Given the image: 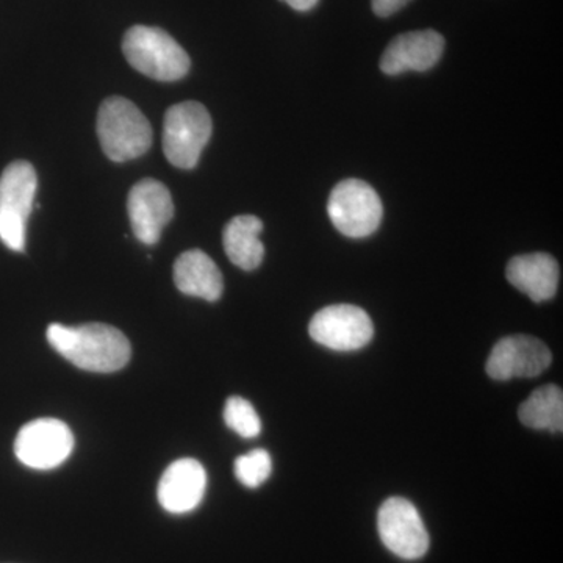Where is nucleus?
<instances>
[{"label":"nucleus","instance_id":"obj_19","mask_svg":"<svg viewBox=\"0 0 563 563\" xmlns=\"http://www.w3.org/2000/svg\"><path fill=\"white\" fill-rule=\"evenodd\" d=\"M233 470H235L236 479H239L244 487H261V485L268 479L269 474H272V455L266 453L265 450L251 451V453L236 459Z\"/></svg>","mask_w":563,"mask_h":563},{"label":"nucleus","instance_id":"obj_2","mask_svg":"<svg viewBox=\"0 0 563 563\" xmlns=\"http://www.w3.org/2000/svg\"><path fill=\"white\" fill-rule=\"evenodd\" d=\"M98 136L111 162L135 161L152 146V128L143 111L121 96H111L98 113Z\"/></svg>","mask_w":563,"mask_h":563},{"label":"nucleus","instance_id":"obj_4","mask_svg":"<svg viewBox=\"0 0 563 563\" xmlns=\"http://www.w3.org/2000/svg\"><path fill=\"white\" fill-rule=\"evenodd\" d=\"M36 188L38 177L29 162L10 163L0 176V242L11 251L25 250V231Z\"/></svg>","mask_w":563,"mask_h":563},{"label":"nucleus","instance_id":"obj_16","mask_svg":"<svg viewBox=\"0 0 563 563\" xmlns=\"http://www.w3.org/2000/svg\"><path fill=\"white\" fill-rule=\"evenodd\" d=\"M263 222L254 214H240L225 225L222 243L229 261L244 272H254L262 265L265 246L261 240Z\"/></svg>","mask_w":563,"mask_h":563},{"label":"nucleus","instance_id":"obj_14","mask_svg":"<svg viewBox=\"0 0 563 563\" xmlns=\"http://www.w3.org/2000/svg\"><path fill=\"white\" fill-rule=\"evenodd\" d=\"M506 276L517 290L523 291L533 302L550 301L558 292V262L543 252L514 257L507 265Z\"/></svg>","mask_w":563,"mask_h":563},{"label":"nucleus","instance_id":"obj_15","mask_svg":"<svg viewBox=\"0 0 563 563\" xmlns=\"http://www.w3.org/2000/svg\"><path fill=\"white\" fill-rule=\"evenodd\" d=\"M174 282L179 291L187 296L214 302L221 298L224 282L217 263L206 252H184L174 263Z\"/></svg>","mask_w":563,"mask_h":563},{"label":"nucleus","instance_id":"obj_6","mask_svg":"<svg viewBox=\"0 0 563 563\" xmlns=\"http://www.w3.org/2000/svg\"><path fill=\"white\" fill-rule=\"evenodd\" d=\"M328 213L336 231L344 236L365 239L379 229L384 207L372 185L358 179H347L333 188Z\"/></svg>","mask_w":563,"mask_h":563},{"label":"nucleus","instance_id":"obj_5","mask_svg":"<svg viewBox=\"0 0 563 563\" xmlns=\"http://www.w3.org/2000/svg\"><path fill=\"white\" fill-rule=\"evenodd\" d=\"M213 124L202 103H177L166 111L163 124V152L173 166L192 169L209 143Z\"/></svg>","mask_w":563,"mask_h":563},{"label":"nucleus","instance_id":"obj_9","mask_svg":"<svg viewBox=\"0 0 563 563\" xmlns=\"http://www.w3.org/2000/svg\"><path fill=\"white\" fill-rule=\"evenodd\" d=\"M380 540L398 558L417 561L429 550V533L412 503L404 498L387 499L377 517Z\"/></svg>","mask_w":563,"mask_h":563},{"label":"nucleus","instance_id":"obj_7","mask_svg":"<svg viewBox=\"0 0 563 563\" xmlns=\"http://www.w3.org/2000/svg\"><path fill=\"white\" fill-rule=\"evenodd\" d=\"M74 450V435L68 424L55 418L27 422L18 433L14 454L33 470L60 466Z\"/></svg>","mask_w":563,"mask_h":563},{"label":"nucleus","instance_id":"obj_18","mask_svg":"<svg viewBox=\"0 0 563 563\" xmlns=\"http://www.w3.org/2000/svg\"><path fill=\"white\" fill-rule=\"evenodd\" d=\"M224 421L229 429L243 439H255L262 431V421L254 406L240 396H232L225 402Z\"/></svg>","mask_w":563,"mask_h":563},{"label":"nucleus","instance_id":"obj_11","mask_svg":"<svg viewBox=\"0 0 563 563\" xmlns=\"http://www.w3.org/2000/svg\"><path fill=\"white\" fill-rule=\"evenodd\" d=\"M128 210L136 240L152 246L161 240L163 229L173 220L172 192L162 181L141 180L129 192Z\"/></svg>","mask_w":563,"mask_h":563},{"label":"nucleus","instance_id":"obj_12","mask_svg":"<svg viewBox=\"0 0 563 563\" xmlns=\"http://www.w3.org/2000/svg\"><path fill=\"white\" fill-rule=\"evenodd\" d=\"M443 51L444 40L439 32L402 33L388 44L380 58V69L387 76H398L406 70L424 73L440 62Z\"/></svg>","mask_w":563,"mask_h":563},{"label":"nucleus","instance_id":"obj_17","mask_svg":"<svg viewBox=\"0 0 563 563\" xmlns=\"http://www.w3.org/2000/svg\"><path fill=\"white\" fill-rule=\"evenodd\" d=\"M518 418L537 431H563V393L558 385L537 388L520 406Z\"/></svg>","mask_w":563,"mask_h":563},{"label":"nucleus","instance_id":"obj_8","mask_svg":"<svg viewBox=\"0 0 563 563\" xmlns=\"http://www.w3.org/2000/svg\"><path fill=\"white\" fill-rule=\"evenodd\" d=\"M310 336L332 351H357L372 342L374 328L365 310L339 303L320 310L309 325Z\"/></svg>","mask_w":563,"mask_h":563},{"label":"nucleus","instance_id":"obj_20","mask_svg":"<svg viewBox=\"0 0 563 563\" xmlns=\"http://www.w3.org/2000/svg\"><path fill=\"white\" fill-rule=\"evenodd\" d=\"M410 0H372L374 13L380 18H388L395 14L396 11L406 7Z\"/></svg>","mask_w":563,"mask_h":563},{"label":"nucleus","instance_id":"obj_1","mask_svg":"<svg viewBox=\"0 0 563 563\" xmlns=\"http://www.w3.org/2000/svg\"><path fill=\"white\" fill-rule=\"evenodd\" d=\"M47 342L62 357L84 372H120L131 361V343L118 329L101 322L70 325L51 324Z\"/></svg>","mask_w":563,"mask_h":563},{"label":"nucleus","instance_id":"obj_13","mask_svg":"<svg viewBox=\"0 0 563 563\" xmlns=\"http://www.w3.org/2000/svg\"><path fill=\"white\" fill-rule=\"evenodd\" d=\"M207 473L195 459L172 463L158 483V503L166 512L180 515L195 510L206 495Z\"/></svg>","mask_w":563,"mask_h":563},{"label":"nucleus","instance_id":"obj_21","mask_svg":"<svg viewBox=\"0 0 563 563\" xmlns=\"http://www.w3.org/2000/svg\"><path fill=\"white\" fill-rule=\"evenodd\" d=\"M282 2L287 3V5H290L296 11H310L317 7L320 0H282Z\"/></svg>","mask_w":563,"mask_h":563},{"label":"nucleus","instance_id":"obj_3","mask_svg":"<svg viewBox=\"0 0 563 563\" xmlns=\"http://www.w3.org/2000/svg\"><path fill=\"white\" fill-rule=\"evenodd\" d=\"M122 52L132 68L158 81L184 79L191 66L187 52L169 33L147 25L125 33Z\"/></svg>","mask_w":563,"mask_h":563},{"label":"nucleus","instance_id":"obj_10","mask_svg":"<svg viewBox=\"0 0 563 563\" xmlns=\"http://www.w3.org/2000/svg\"><path fill=\"white\" fill-rule=\"evenodd\" d=\"M551 361V351L536 336L512 335L495 344L485 369L495 380L536 377L550 368Z\"/></svg>","mask_w":563,"mask_h":563}]
</instances>
